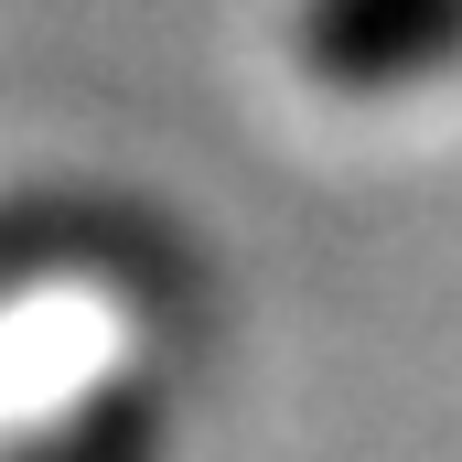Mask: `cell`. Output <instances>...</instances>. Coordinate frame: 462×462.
<instances>
[{
    "label": "cell",
    "instance_id": "obj_1",
    "mask_svg": "<svg viewBox=\"0 0 462 462\" xmlns=\"http://www.w3.org/2000/svg\"><path fill=\"white\" fill-rule=\"evenodd\" d=\"M140 247L0 236V462H162L172 365Z\"/></svg>",
    "mask_w": 462,
    "mask_h": 462
},
{
    "label": "cell",
    "instance_id": "obj_2",
    "mask_svg": "<svg viewBox=\"0 0 462 462\" xmlns=\"http://www.w3.org/2000/svg\"><path fill=\"white\" fill-rule=\"evenodd\" d=\"M291 54L323 97H398L462 65V0H312Z\"/></svg>",
    "mask_w": 462,
    "mask_h": 462
}]
</instances>
